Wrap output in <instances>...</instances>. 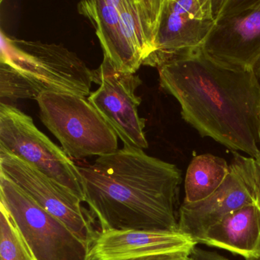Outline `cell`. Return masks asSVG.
Listing matches in <instances>:
<instances>
[{"mask_svg":"<svg viewBox=\"0 0 260 260\" xmlns=\"http://www.w3.org/2000/svg\"><path fill=\"white\" fill-rule=\"evenodd\" d=\"M161 87L202 138L260 159V84L252 70L229 66L204 48L157 68Z\"/></svg>","mask_w":260,"mask_h":260,"instance_id":"6da1fadb","label":"cell"},{"mask_svg":"<svg viewBox=\"0 0 260 260\" xmlns=\"http://www.w3.org/2000/svg\"><path fill=\"white\" fill-rule=\"evenodd\" d=\"M77 168L84 202L100 232L179 231L176 207L182 172L174 164L124 146Z\"/></svg>","mask_w":260,"mask_h":260,"instance_id":"7a4b0ae2","label":"cell"},{"mask_svg":"<svg viewBox=\"0 0 260 260\" xmlns=\"http://www.w3.org/2000/svg\"><path fill=\"white\" fill-rule=\"evenodd\" d=\"M98 82L92 70L63 45L10 37L1 31L0 98L35 100L45 92L91 94Z\"/></svg>","mask_w":260,"mask_h":260,"instance_id":"3957f363","label":"cell"},{"mask_svg":"<svg viewBox=\"0 0 260 260\" xmlns=\"http://www.w3.org/2000/svg\"><path fill=\"white\" fill-rule=\"evenodd\" d=\"M164 0H87L79 13L95 30L104 57L121 72L136 74L154 51Z\"/></svg>","mask_w":260,"mask_h":260,"instance_id":"277c9868","label":"cell"},{"mask_svg":"<svg viewBox=\"0 0 260 260\" xmlns=\"http://www.w3.org/2000/svg\"><path fill=\"white\" fill-rule=\"evenodd\" d=\"M37 102L41 120L71 159L100 157L118 150L116 134L86 97L45 92Z\"/></svg>","mask_w":260,"mask_h":260,"instance_id":"5b68a950","label":"cell"},{"mask_svg":"<svg viewBox=\"0 0 260 260\" xmlns=\"http://www.w3.org/2000/svg\"><path fill=\"white\" fill-rule=\"evenodd\" d=\"M0 203L36 260H91V248L86 243L2 175Z\"/></svg>","mask_w":260,"mask_h":260,"instance_id":"8992f818","label":"cell"},{"mask_svg":"<svg viewBox=\"0 0 260 260\" xmlns=\"http://www.w3.org/2000/svg\"><path fill=\"white\" fill-rule=\"evenodd\" d=\"M0 150L32 166L84 202L81 176L74 161L38 129L31 117L4 103H0Z\"/></svg>","mask_w":260,"mask_h":260,"instance_id":"52a82bcc","label":"cell"},{"mask_svg":"<svg viewBox=\"0 0 260 260\" xmlns=\"http://www.w3.org/2000/svg\"><path fill=\"white\" fill-rule=\"evenodd\" d=\"M229 172L209 197L197 203L183 202L179 211V230L200 243L212 225L246 205L260 206V162L232 151Z\"/></svg>","mask_w":260,"mask_h":260,"instance_id":"ba28073f","label":"cell"},{"mask_svg":"<svg viewBox=\"0 0 260 260\" xmlns=\"http://www.w3.org/2000/svg\"><path fill=\"white\" fill-rule=\"evenodd\" d=\"M0 175L11 181L39 206L64 223L92 247L100 234L96 220L69 190L19 158L0 150Z\"/></svg>","mask_w":260,"mask_h":260,"instance_id":"9c48e42d","label":"cell"},{"mask_svg":"<svg viewBox=\"0 0 260 260\" xmlns=\"http://www.w3.org/2000/svg\"><path fill=\"white\" fill-rule=\"evenodd\" d=\"M219 0H164L154 51L144 66L162 65L204 48Z\"/></svg>","mask_w":260,"mask_h":260,"instance_id":"30bf717a","label":"cell"},{"mask_svg":"<svg viewBox=\"0 0 260 260\" xmlns=\"http://www.w3.org/2000/svg\"><path fill=\"white\" fill-rule=\"evenodd\" d=\"M203 48L220 63L252 70L260 58V0H219Z\"/></svg>","mask_w":260,"mask_h":260,"instance_id":"8fae6325","label":"cell"},{"mask_svg":"<svg viewBox=\"0 0 260 260\" xmlns=\"http://www.w3.org/2000/svg\"><path fill=\"white\" fill-rule=\"evenodd\" d=\"M96 72L100 87L89 95L88 101L124 146L147 149L148 142L144 131L146 119L138 114L141 98L136 95L137 89L142 83L139 76L118 71L106 57Z\"/></svg>","mask_w":260,"mask_h":260,"instance_id":"7c38bea8","label":"cell"},{"mask_svg":"<svg viewBox=\"0 0 260 260\" xmlns=\"http://www.w3.org/2000/svg\"><path fill=\"white\" fill-rule=\"evenodd\" d=\"M197 243L181 231L123 230L100 232L91 260H132L161 254H190Z\"/></svg>","mask_w":260,"mask_h":260,"instance_id":"4fadbf2b","label":"cell"},{"mask_svg":"<svg viewBox=\"0 0 260 260\" xmlns=\"http://www.w3.org/2000/svg\"><path fill=\"white\" fill-rule=\"evenodd\" d=\"M199 243L226 249L245 259L256 256L260 252L259 205H246L224 216Z\"/></svg>","mask_w":260,"mask_h":260,"instance_id":"5bb4252c","label":"cell"},{"mask_svg":"<svg viewBox=\"0 0 260 260\" xmlns=\"http://www.w3.org/2000/svg\"><path fill=\"white\" fill-rule=\"evenodd\" d=\"M229 172L223 158L211 153L198 155L188 165L185 179V203L202 202L221 185Z\"/></svg>","mask_w":260,"mask_h":260,"instance_id":"9a60e30c","label":"cell"},{"mask_svg":"<svg viewBox=\"0 0 260 260\" xmlns=\"http://www.w3.org/2000/svg\"><path fill=\"white\" fill-rule=\"evenodd\" d=\"M0 260H36L8 211L1 203Z\"/></svg>","mask_w":260,"mask_h":260,"instance_id":"2e32d148","label":"cell"},{"mask_svg":"<svg viewBox=\"0 0 260 260\" xmlns=\"http://www.w3.org/2000/svg\"><path fill=\"white\" fill-rule=\"evenodd\" d=\"M191 256L194 260H230L226 257L220 255L216 252L205 250L200 248H194L191 251Z\"/></svg>","mask_w":260,"mask_h":260,"instance_id":"e0dca14e","label":"cell"},{"mask_svg":"<svg viewBox=\"0 0 260 260\" xmlns=\"http://www.w3.org/2000/svg\"><path fill=\"white\" fill-rule=\"evenodd\" d=\"M190 254H161V255H150V256L143 257V258L132 260H194Z\"/></svg>","mask_w":260,"mask_h":260,"instance_id":"ac0fdd59","label":"cell"},{"mask_svg":"<svg viewBox=\"0 0 260 260\" xmlns=\"http://www.w3.org/2000/svg\"><path fill=\"white\" fill-rule=\"evenodd\" d=\"M252 71L255 73L257 79H258V83L260 84V58L258 59V61L255 63V66L252 68Z\"/></svg>","mask_w":260,"mask_h":260,"instance_id":"d6986e66","label":"cell"},{"mask_svg":"<svg viewBox=\"0 0 260 260\" xmlns=\"http://www.w3.org/2000/svg\"><path fill=\"white\" fill-rule=\"evenodd\" d=\"M246 260H260V252L256 256L251 257V258H247Z\"/></svg>","mask_w":260,"mask_h":260,"instance_id":"ffe728a7","label":"cell"},{"mask_svg":"<svg viewBox=\"0 0 260 260\" xmlns=\"http://www.w3.org/2000/svg\"><path fill=\"white\" fill-rule=\"evenodd\" d=\"M258 137H259V144H260V125H259V131H258ZM258 161H259V162H260V159Z\"/></svg>","mask_w":260,"mask_h":260,"instance_id":"44dd1931","label":"cell"}]
</instances>
